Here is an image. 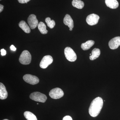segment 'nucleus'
<instances>
[{
    "instance_id": "nucleus-1",
    "label": "nucleus",
    "mask_w": 120,
    "mask_h": 120,
    "mask_svg": "<svg viewBox=\"0 0 120 120\" xmlns=\"http://www.w3.org/2000/svg\"><path fill=\"white\" fill-rule=\"evenodd\" d=\"M103 101L101 97H97L95 98L91 103L89 109V113L90 116L95 117L98 116L102 109Z\"/></svg>"
},
{
    "instance_id": "nucleus-2",
    "label": "nucleus",
    "mask_w": 120,
    "mask_h": 120,
    "mask_svg": "<svg viewBox=\"0 0 120 120\" xmlns=\"http://www.w3.org/2000/svg\"><path fill=\"white\" fill-rule=\"evenodd\" d=\"M31 56L30 52L26 50H24L20 56L19 62L23 65H28L30 63Z\"/></svg>"
},
{
    "instance_id": "nucleus-3",
    "label": "nucleus",
    "mask_w": 120,
    "mask_h": 120,
    "mask_svg": "<svg viewBox=\"0 0 120 120\" xmlns=\"http://www.w3.org/2000/svg\"><path fill=\"white\" fill-rule=\"evenodd\" d=\"M31 99L36 101L44 103L47 100V97L45 95L39 92L32 93L30 95Z\"/></svg>"
},
{
    "instance_id": "nucleus-4",
    "label": "nucleus",
    "mask_w": 120,
    "mask_h": 120,
    "mask_svg": "<svg viewBox=\"0 0 120 120\" xmlns=\"http://www.w3.org/2000/svg\"><path fill=\"white\" fill-rule=\"evenodd\" d=\"M64 52L65 57L69 61L74 62L77 59V56L71 47H66Z\"/></svg>"
},
{
    "instance_id": "nucleus-5",
    "label": "nucleus",
    "mask_w": 120,
    "mask_h": 120,
    "mask_svg": "<svg viewBox=\"0 0 120 120\" xmlns=\"http://www.w3.org/2000/svg\"><path fill=\"white\" fill-rule=\"evenodd\" d=\"M50 97L54 99H58L61 98L64 95V92L61 89L56 88L52 89L49 93Z\"/></svg>"
},
{
    "instance_id": "nucleus-6",
    "label": "nucleus",
    "mask_w": 120,
    "mask_h": 120,
    "mask_svg": "<svg viewBox=\"0 0 120 120\" xmlns=\"http://www.w3.org/2000/svg\"><path fill=\"white\" fill-rule=\"evenodd\" d=\"M53 61V59L52 56L47 55L43 57L40 63V67L41 68L45 69L51 64Z\"/></svg>"
},
{
    "instance_id": "nucleus-7",
    "label": "nucleus",
    "mask_w": 120,
    "mask_h": 120,
    "mask_svg": "<svg viewBox=\"0 0 120 120\" xmlns=\"http://www.w3.org/2000/svg\"><path fill=\"white\" fill-rule=\"evenodd\" d=\"M23 79L26 82L32 85L37 84L39 81V79L37 76L30 74L24 75L23 76Z\"/></svg>"
},
{
    "instance_id": "nucleus-8",
    "label": "nucleus",
    "mask_w": 120,
    "mask_h": 120,
    "mask_svg": "<svg viewBox=\"0 0 120 120\" xmlns=\"http://www.w3.org/2000/svg\"><path fill=\"white\" fill-rule=\"evenodd\" d=\"M99 19L98 15L95 14H92L88 15L86 19V22L88 25L94 26L96 25L98 22Z\"/></svg>"
},
{
    "instance_id": "nucleus-9",
    "label": "nucleus",
    "mask_w": 120,
    "mask_h": 120,
    "mask_svg": "<svg viewBox=\"0 0 120 120\" xmlns=\"http://www.w3.org/2000/svg\"><path fill=\"white\" fill-rule=\"evenodd\" d=\"M28 24L30 28L34 29L37 27L38 24V22L35 15L31 14L29 16L27 19Z\"/></svg>"
},
{
    "instance_id": "nucleus-10",
    "label": "nucleus",
    "mask_w": 120,
    "mask_h": 120,
    "mask_svg": "<svg viewBox=\"0 0 120 120\" xmlns=\"http://www.w3.org/2000/svg\"><path fill=\"white\" fill-rule=\"evenodd\" d=\"M109 45L111 49H117L120 45V37H116L112 39L109 41Z\"/></svg>"
},
{
    "instance_id": "nucleus-11",
    "label": "nucleus",
    "mask_w": 120,
    "mask_h": 120,
    "mask_svg": "<svg viewBox=\"0 0 120 120\" xmlns=\"http://www.w3.org/2000/svg\"><path fill=\"white\" fill-rule=\"evenodd\" d=\"M64 23L66 26H68L69 28H73L74 27V23L73 19L71 16L68 14H67L64 18Z\"/></svg>"
},
{
    "instance_id": "nucleus-12",
    "label": "nucleus",
    "mask_w": 120,
    "mask_h": 120,
    "mask_svg": "<svg viewBox=\"0 0 120 120\" xmlns=\"http://www.w3.org/2000/svg\"><path fill=\"white\" fill-rule=\"evenodd\" d=\"M8 96V93L6 88L3 83H0V99L2 100L7 98Z\"/></svg>"
},
{
    "instance_id": "nucleus-13",
    "label": "nucleus",
    "mask_w": 120,
    "mask_h": 120,
    "mask_svg": "<svg viewBox=\"0 0 120 120\" xmlns=\"http://www.w3.org/2000/svg\"><path fill=\"white\" fill-rule=\"evenodd\" d=\"M105 3L107 7L111 9L117 8L119 6L117 0H105Z\"/></svg>"
},
{
    "instance_id": "nucleus-14",
    "label": "nucleus",
    "mask_w": 120,
    "mask_h": 120,
    "mask_svg": "<svg viewBox=\"0 0 120 120\" xmlns=\"http://www.w3.org/2000/svg\"><path fill=\"white\" fill-rule=\"evenodd\" d=\"M19 26L25 33L29 34L30 32V28L25 21L22 20L19 23Z\"/></svg>"
},
{
    "instance_id": "nucleus-15",
    "label": "nucleus",
    "mask_w": 120,
    "mask_h": 120,
    "mask_svg": "<svg viewBox=\"0 0 120 120\" xmlns=\"http://www.w3.org/2000/svg\"><path fill=\"white\" fill-rule=\"evenodd\" d=\"M94 41L92 40H89L85 43H82L81 48L84 50H87L90 49L94 44Z\"/></svg>"
},
{
    "instance_id": "nucleus-16",
    "label": "nucleus",
    "mask_w": 120,
    "mask_h": 120,
    "mask_svg": "<svg viewBox=\"0 0 120 120\" xmlns=\"http://www.w3.org/2000/svg\"><path fill=\"white\" fill-rule=\"evenodd\" d=\"M101 54V51L98 49L95 48L92 50L91 56H90V58L91 60H93L99 57Z\"/></svg>"
},
{
    "instance_id": "nucleus-17",
    "label": "nucleus",
    "mask_w": 120,
    "mask_h": 120,
    "mask_svg": "<svg viewBox=\"0 0 120 120\" xmlns=\"http://www.w3.org/2000/svg\"><path fill=\"white\" fill-rule=\"evenodd\" d=\"M72 4L73 7L79 9L82 8L84 5L83 1L80 0H73Z\"/></svg>"
},
{
    "instance_id": "nucleus-18",
    "label": "nucleus",
    "mask_w": 120,
    "mask_h": 120,
    "mask_svg": "<svg viewBox=\"0 0 120 120\" xmlns=\"http://www.w3.org/2000/svg\"><path fill=\"white\" fill-rule=\"evenodd\" d=\"M38 28L40 32L42 34H46L48 32L45 24L42 22H40L38 25Z\"/></svg>"
},
{
    "instance_id": "nucleus-19",
    "label": "nucleus",
    "mask_w": 120,
    "mask_h": 120,
    "mask_svg": "<svg viewBox=\"0 0 120 120\" xmlns=\"http://www.w3.org/2000/svg\"><path fill=\"white\" fill-rule=\"evenodd\" d=\"M24 115L27 120H38L36 116L31 112L26 111L24 113Z\"/></svg>"
},
{
    "instance_id": "nucleus-20",
    "label": "nucleus",
    "mask_w": 120,
    "mask_h": 120,
    "mask_svg": "<svg viewBox=\"0 0 120 120\" xmlns=\"http://www.w3.org/2000/svg\"><path fill=\"white\" fill-rule=\"evenodd\" d=\"M45 21L47 23V26H49L50 28H53L56 25V23H55V21L51 19L50 17H47L45 19Z\"/></svg>"
},
{
    "instance_id": "nucleus-21",
    "label": "nucleus",
    "mask_w": 120,
    "mask_h": 120,
    "mask_svg": "<svg viewBox=\"0 0 120 120\" xmlns=\"http://www.w3.org/2000/svg\"><path fill=\"white\" fill-rule=\"evenodd\" d=\"M30 0H18V1L20 4H25L27 3Z\"/></svg>"
},
{
    "instance_id": "nucleus-22",
    "label": "nucleus",
    "mask_w": 120,
    "mask_h": 120,
    "mask_svg": "<svg viewBox=\"0 0 120 120\" xmlns=\"http://www.w3.org/2000/svg\"><path fill=\"white\" fill-rule=\"evenodd\" d=\"M62 120H72V119L70 116H64Z\"/></svg>"
},
{
    "instance_id": "nucleus-23",
    "label": "nucleus",
    "mask_w": 120,
    "mask_h": 120,
    "mask_svg": "<svg viewBox=\"0 0 120 120\" xmlns=\"http://www.w3.org/2000/svg\"><path fill=\"white\" fill-rule=\"evenodd\" d=\"M0 52H1V55L2 56H5L6 55V54H7V52H6V50L4 49H2L1 50Z\"/></svg>"
},
{
    "instance_id": "nucleus-24",
    "label": "nucleus",
    "mask_w": 120,
    "mask_h": 120,
    "mask_svg": "<svg viewBox=\"0 0 120 120\" xmlns=\"http://www.w3.org/2000/svg\"><path fill=\"white\" fill-rule=\"evenodd\" d=\"M10 48H11V50L13 51H16V48H15V47L13 45H11V47H10Z\"/></svg>"
},
{
    "instance_id": "nucleus-25",
    "label": "nucleus",
    "mask_w": 120,
    "mask_h": 120,
    "mask_svg": "<svg viewBox=\"0 0 120 120\" xmlns=\"http://www.w3.org/2000/svg\"><path fill=\"white\" fill-rule=\"evenodd\" d=\"M4 6L1 4H0V12H1L4 9Z\"/></svg>"
},
{
    "instance_id": "nucleus-26",
    "label": "nucleus",
    "mask_w": 120,
    "mask_h": 120,
    "mask_svg": "<svg viewBox=\"0 0 120 120\" xmlns=\"http://www.w3.org/2000/svg\"><path fill=\"white\" fill-rule=\"evenodd\" d=\"M72 28H69V30H70V31H72Z\"/></svg>"
},
{
    "instance_id": "nucleus-27",
    "label": "nucleus",
    "mask_w": 120,
    "mask_h": 120,
    "mask_svg": "<svg viewBox=\"0 0 120 120\" xmlns=\"http://www.w3.org/2000/svg\"><path fill=\"white\" fill-rule=\"evenodd\" d=\"M8 120V119H4V120Z\"/></svg>"
},
{
    "instance_id": "nucleus-28",
    "label": "nucleus",
    "mask_w": 120,
    "mask_h": 120,
    "mask_svg": "<svg viewBox=\"0 0 120 120\" xmlns=\"http://www.w3.org/2000/svg\"><path fill=\"white\" fill-rule=\"evenodd\" d=\"M90 56H91V55H92V54H90Z\"/></svg>"
},
{
    "instance_id": "nucleus-29",
    "label": "nucleus",
    "mask_w": 120,
    "mask_h": 120,
    "mask_svg": "<svg viewBox=\"0 0 120 120\" xmlns=\"http://www.w3.org/2000/svg\"></svg>"
}]
</instances>
